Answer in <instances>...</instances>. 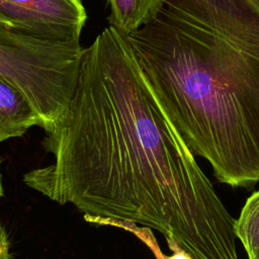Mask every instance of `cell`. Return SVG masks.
Instances as JSON below:
<instances>
[{
    "instance_id": "3",
    "label": "cell",
    "mask_w": 259,
    "mask_h": 259,
    "mask_svg": "<svg viewBox=\"0 0 259 259\" xmlns=\"http://www.w3.org/2000/svg\"><path fill=\"white\" fill-rule=\"evenodd\" d=\"M86 20L83 0H0V24L44 40L80 41Z\"/></svg>"
},
{
    "instance_id": "2",
    "label": "cell",
    "mask_w": 259,
    "mask_h": 259,
    "mask_svg": "<svg viewBox=\"0 0 259 259\" xmlns=\"http://www.w3.org/2000/svg\"><path fill=\"white\" fill-rule=\"evenodd\" d=\"M144 79L194 156L232 187L259 182V0H165L126 35Z\"/></svg>"
},
{
    "instance_id": "6",
    "label": "cell",
    "mask_w": 259,
    "mask_h": 259,
    "mask_svg": "<svg viewBox=\"0 0 259 259\" xmlns=\"http://www.w3.org/2000/svg\"><path fill=\"white\" fill-rule=\"evenodd\" d=\"M235 233L248 259H259V190L246 200L236 220Z\"/></svg>"
},
{
    "instance_id": "4",
    "label": "cell",
    "mask_w": 259,
    "mask_h": 259,
    "mask_svg": "<svg viewBox=\"0 0 259 259\" xmlns=\"http://www.w3.org/2000/svg\"><path fill=\"white\" fill-rule=\"evenodd\" d=\"M42 121L29 100L15 86L0 77V143L22 136Z\"/></svg>"
},
{
    "instance_id": "5",
    "label": "cell",
    "mask_w": 259,
    "mask_h": 259,
    "mask_svg": "<svg viewBox=\"0 0 259 259\" xmlns=\"http://www.w3.org/2000/svg\"><path fill=\"white\" fill-rule=\"evenodd\" d=\"M165 0H108L109 25L128 35L152 21Z\"/></svg>"
},
{
    "instance_id": "9",
    "label": "cell",
    "mask_w": 259,
    "mask_h": 259,
    "mask_svg": "<svg viewBox=\"0 0 259 259\" xmlns=\"http://www.w3.org/2000/svg\"><path fill=\"white\" fill-rule=\"evenodd\" d=\"M1 162V161H0ZM3 195V186H2V181H1V174H0V198Z\"/></svg>"
},
{
    "instance_id": "1",
    "label": "cell",
    "mask_w": 259,
    "mask_h": 259,
    "mask_svg": "<svg viewBox=\"0 0 259 259\" xmlns=\"http://www.w3.org/2000/svg\"><path fill=\"white\" fill-rule=\"evenodd\" d=\"M52 164L26 186L84 217L161 233L191 259H238L236 220L147 85L126 35L104 28L85 49L75 93L45 130Z\"/></svg>"
},
{
    "instance_id": "8",
    "label": "cell",
    "mask_w": 259,
    "mask_h": 259,
    "mask_svg": "<svg viewBox=\"0 0 259 259\" xmlns=\"http://www.w3.org/2000/svg\"><path fill=\"white\" fill-rule=\"evenodd\" d=\"M9 240L5 229L0 226V259H12L9 252Z\"/></svg>"
},
{
    "instance_id": "7",
    "label": "cell",
    "mask_w": 259,
    "mask_h": 259,
    "mask_svg": "<svg viewBox=\"0 0 259 259\" xmlns=\"http://www.w3.org/2000/svg\"><path fill=\"white\" fill-rule=\"evenodd\" d=\"M84 220L88 223L99 225V226H111L115 228H119L122 230H125L127 232L133 233L136 237H138L140 240H142L154 253L157 259H191L189 255L184 253L181 250H175L173 251V255L171 256H164V254L160 251L159 246L156 243L155 237L152 234L150 228L144 227L140 228L137 224L132 222H125V221H115V220H106L101 218H95V217H84Z\"/></svg>"
}]
</instances>
